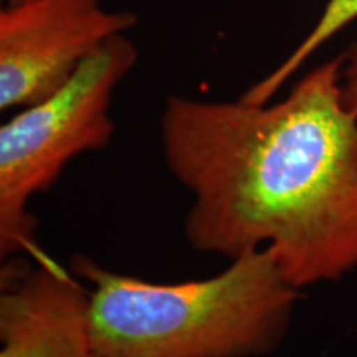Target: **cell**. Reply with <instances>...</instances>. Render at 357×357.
<instances>
[{
  "mask_svg": "<svg viewBox=\"0 0 357 357\" xmlns=\"http://www.w3.org/2000/svg\"><path fill=\"white\" fill-rule=\"evenodd\" d=\"M342 55L276 102L169 96L166 166L190 192L187 242L230 260L268 248L298 291L357 268V118Z\"/></svg>",
  "mask_w": 357,
  "mask_h": 357,
  "instance_id": "6da1fadb",
  "label": "cell"
},
{
  "mask_svg": "<svg viewBox=\"0 0 357 357\" xmlns=\"http://www.w3.org/2000/svg\"><path fill=\"white\" fill-rule=\"evenodd\" d=\"M88 281V319L100 357H253L283 341L298 289L270 250L231 260L205 280L151 283L77 255Z\"/></svg>",
  "mask_w": 357,
  "mask_h": 357,
  "instance_id": "7a4b0ae2",
  "label": "cell"
},
{
  "mask_svg": "<svg viewBox=\"0 0 357 357\" xmlns=\"http://www.w3.org/2000/svg\"><path fill=\"white\" fill-rule=\"evenodd\" d=\"M139 60L136 45L116 35L58 91L22 108L0 128V253L42 255L29 204L48 190L71 159L101 151L114 134L109 106Z\"/></svg>",
  "mask_w": 357,
  "mask_h": 357,
  "instance_id": "3957f363",
  "label": "cell"
},
{
  "mask_svg": "<svg viewBox=\"0 0 357 357\" xmlns=\"http://www.w3.org/2000/svg\"><path fill=\"white\" fill-rule=\"evenodd\" d=\"M101 0H32L0 12V109L26 108L58 91L116 35L137 24Z\"/></svg>",
  "mask_w": 357,
  "mask_h": 357,
  "instance_id": "277c9868",
  "label": "cell"
},
{
  "mask_svg": "<svg viewBox=\"0 0 357 357\" xmlns=\"http://www.w3.org/2000/svg\"><path fill=\"white\" fill-rule=\"evenodd\" d=\"M0 357H100L88 319V291L48 257L2 268Z\"/></svg>",
  "mask_w": 357,
  "mask_h": 357,
  "instance_id": "5b68a950",
  "label": "cell"
},
{
  "mask_svg": "<svg viewBox=\"0 0 357 357\" xmlns=\"http://www.w3.org/2000/svg\"><path fill=\"white\" fill-rule=\"evenodd\" d=\"M354 20H357V0H328L318 22L303 38V42L294 48L293 53H289L287 60L276 66L270 75L252 84L240 96V100L255 102V105L271 101L275 93L301 68L312 53H316V50H319L324 43H328L334 35L344 30Z\"/></svg>",
  "mask_w": 357,
  "mask_h": 357,
  "instance_id": "8992f818",
  "label": "cell"
},
{
  "mask_svg": "<svg viewBox=\"0 0 357 357\" xmlns=\"http://www.w3.org/2000/svg\"><path fill=\"white\" fill-rule=\"evenodd\" d=\"M341 86L346 106L357 118V43L342 53Z\"/></svg>",
  "mask_w": 357,
  "mask_h": 357,
  "instance_id": "52a82bcc",
  "label": "cell"
},
{
  "mask_svg": "<svg viewBox=\"0 0 357 357\" xmlns=\"http://www.w3.org/2000/svg\"><path fill=\"white\" fill-rule=\"evenodd\" d=\"M7 6H19V3H25V2H32V0H6Z\"/></svg>",
  "mask_w": 357,
  "mask_h": 357,
  "instance_id": "ba28073f",
  "label": "cell"
}]
</instances>
